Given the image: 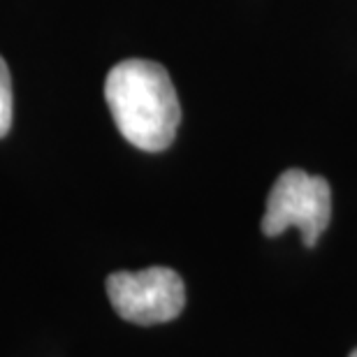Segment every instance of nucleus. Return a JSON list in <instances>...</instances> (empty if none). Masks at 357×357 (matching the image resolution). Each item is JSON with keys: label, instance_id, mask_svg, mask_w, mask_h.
<instances>
[{"label": "nucleus", "instance_id": "1", "mask_svg": "<svg viewBox=\"0 0 357 357\" xmlns=\"http://www.w3.org/2000/svg\"><path fill=\"white\" fill-rule=\"evenodd\" d=\"M105 98L119 132L142 151H165L181 121L174 84L153 61L130 59L114 66L105 82Z\"/></svg>", "mask_w": 357, "mask_h": 357}, {"label": "nucleus", "instance_id": "2", "mask_svg": "<svg viewBox=\"0 0 357 357\" xmlns=\"http://www.w3.org/2000/svg\"><path fill=\"white\" fill-rule=\"evenodd\" d=\"M332 190L323 176H311L304 169H288L274 181L262 216V232L267 237L283 234L288 227L302 232L306 246H316L320 234L330 225Z\"/></svg>", "mask_w": 357, "mask_h": 357}, {"label": "nucleus", "instance_id": "3", "mask_svg": "<svg viewBox=\"0 0 357 357\" xmlns=\"http://www.w3.org/2000/svg\"><path fill=\"white\" fill-rule=\"evenodd\" d=\"M107 295L119 316L135 325L169 323L185 306L183 281L169 267L116 271L107 278Z\"/></svg>", "mask_w": 357, "mask_h": 357}, {"label": "nucleus", "instance_id": "4", "mask_svg": "<svg viewBox=\"0 0 357 357\" xmlns=\"http://www.w3.org/2000/svg\"><path fill=\"white\" fill-rule=\"evenodd\" d=\"M12 79L5 59L0 56V137H5L12 128Z\"/></svg>", "mask_w": 357, "mask_h": 357}, {"label": "nucleus", "instance_id": "5", "mask_svg": "<svg viewBox=\"0 0 357 357\" xmlns=\"http://www.w3.org/2000/svg\"><path fill=\"white\" fill-rule=\"evenodd\" d=\"M351 357H357V348H355V351L351 353Z\"/></svg>", "mask_w": 357, "mask_h": 357}]
</instances>
